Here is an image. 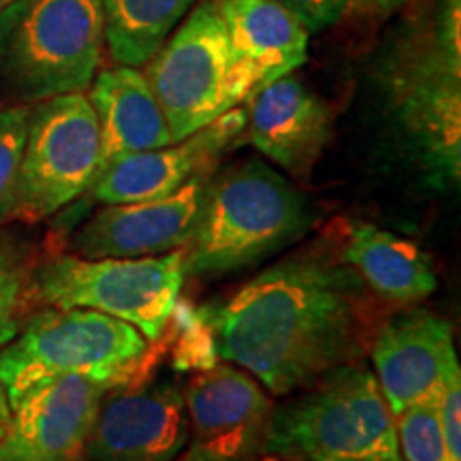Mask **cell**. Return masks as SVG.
<instances>
[{
  "mask_svg": "<svg viewBox=\"0 0 461 461\" xmlns=\"http://www.w3.org/2000/svg\"><path fill=\"white\" fill-rule=\"evenodd\" d=\"M361 303L359 276L342 255L310 248L203 305L199 321L222 361L286 395L359 355Z\"/></svg>",
  "mask_w": 461,
  "mask_h": 461,
  "instance_id": "1",
  "label": "cell"
},
{
  "mask_svg": "<svg viewBox=\"0 0 461 461\" xmlns=\"http://www.w3.org/2000/svg\"><path fill=\"white\" fill-rule=\"evenodd\" d=\"M310 227L297 188L261 160L212 173L182 250L186 278H221L278 255Z\"/></svg>",
  "mask_w": 461,
  "mask_h": 461,
  "instance_id": "2",
  "label": "cell"
},
{
  "mask_svg": "<svg viewBox=\"0 0 461 461\" xmlns=\"http://www.w3.org/2000/svg\"><path fill=\"white\" fill-rule=\"evenodd\" d=\"M274 408L265 453L286 461H403L376 374L353 363Z\"/></svg>",
  "mask_w": 461,
  "mask_h": 461,
  "instance_id": "3",
  "label": "cell"
},
{
  "mask_svg": "<svg viewBox=\"0 0 461 461\" xmlns=\"http://www.w3.org/2000/svg\"><path fill=\"white\" fill-rule=\"evenodd\" d=\"M103 48L101 0H14L0 11V92L34 105L88 90Z\"/></svg>",
  "mask_w": 461,
  "mask_h": 461,
  "instance_id": "4",
  "label": "cell"
},
{
  "mask_svg": "<svg viewBox=\"0 0 461 461\" xmlns=\"http://www.w3.org/2000/svg\"><path fill=\"white\" fill-rule=\"evenodd\" d=\"M146 355L148 339L129 322L88 308H50L0 350V384L14 408L31 391L65 376L126 383Z\"/></svg>",
  "mask_w": 461,
  "mask_h": 461,
  "instance_id": "5",
  "label": "cell"
},
{
  "mask_svg": "<svg viewBox=\"0 0 461 461\" xmlns=\"http://www.w3.org/2000/svg\"><path fill=\"white\" fill-rule=\"evenodd\" d=\"M143 67L173 143L205 129L255 92L250 73L230 48L216 0L190 9Z\"/></svg>",
  "mask_w": 461,
  "mask_h": 461,
  "instance_id": "6",
  "label": "cell"
},
{
  "mask_svg": "<svg viewBox=\"0 0 461 461\" xmlns=\"http://www.w3.org/2000/svg\"><path fill=\"white\" fill-rule=\"evenodd\" d=\"M184 280L182 250L137 258L60 255L32 269L31 293L51 308H88L158 339L176 312Z\"/></svg>",
  "mask_w": 461,
  "mask_h": 461,
  "instance_id": "7",
  "label": "cell"
},
{
  "mask_svg": "<svg viewBox=\"0 0 461 461\" xmlns=\"http://www.w3.org/2000/svg\"><path fill=\"white\" fill-rule=\"evenodd\" d=\"M393 107L436 182L461 176V41L436 24L400 50L389 73Z\"/></svg>",
  "mask_w": 461,
  "mask_h": 461,
  "instance_id": "8",
  "label": "cell"
},
{
  "mask_svg": "<svg viewBox=\"0 0 461 461\" xmlns=\"http://www.w3.org/2000/svg\"><path fill=\"white\" fill-rule=\"evenodd\" d=\"M99 154V122L86 92L31 105L14 221H43L88 193Z\"/></svg>",
  "mask_w": 461,
  "mask_h": 461,
  "instance_id": "9",
  "label": "cell"
},
{
  "mask_svg": "<svg viewBox=\"0 0 461 461\" xmlns=\"http://www.w3.org/2000/svg\"><path fill=\"white\" fill-rule=\"evenodd\" d=\"M188 442L182 461H257L265 453L272 400L263 384L222 361L190 380Z\"/></svg>",
  "mask_w": 461,
  "mask_h": 461,
  "instance_id": "10",
  "label": "cell"
},
{
  "mask_svg": "<svg viewBox=\"0 0 461 461\" xmlns=\"http://www.w3.org/2000/svg\"><path fill=\"white\" fill-rule=\"evenodd\" d=\"M188 442L184 391L171 380L137 389L115 384L101 400L88 447V461H173Z\"/></svg>",
  "mask_w": 461,
  "mask_h": 461,
  "instance_id": "11",
  "label": "cell"
},
{
  "mask_svg": "<svg viewBox=\"0 0 461 461\" xmlns=\"http://www.w3.org/2000/svg\"><path fill=\"white\" fill-rule=\"evenodd\" d=\"M118 380L65 376L41 384L11 408L0 461H82L101 400Z\"/></svg>",
  "mask_w": 461,
  "mask_h": 461,
  "instance_id": "12",
  "label": "cell"
},
{
  "mask_svg": "<svg viewBox=\"0 0 461 461\" xmlns=\"http://www.w3.org/2000/svg\"><path fill=\"white\" fill-rule=\"evenodd\" d=\"M194 177L165 197L105 205L71 238V255L84 258H137L180 250L193 233L207 180Z\"/></svg>",
  "mask_w": 461,
  "mask_h": 461,
  "instance_id": "13",
  "label": "cell"
},
{
  "mask_svg": "<svg viewBox=\"0 0 461 461\" xmlns=\"http://www.w3.org/2000/svg\"><path fill=\"white\" fill-rule=\"evenodd\" d=\"M372 361L395 417L414 403L436 400L447 374L459 366L453 327L423 308L397 314L374 339Z\"/></svg>",
  "mask_w": 461,
  "mask_h": 461,
  "instance_id": "14",
  "label": "cell"
},
{
  "mask_svg": "<svg viewBox=\"0 0 461 461\" xmlns=\"http://www.w3.org/2000/svg\"><path fill=\"white\" fill-rule=\"evenodd\" d=\"M244 129L246 109L233 107L186 140L131 154L92 184V199L103 205H115L176 193L197 173L214 171L216 160Z\"/></svg>",
  "mask_w": 461,
  "mask_h": 461,
  "instance_id": "15",
  "label": "cell"
},
{
  "mask_svg": "<svg viewBox=\"0 0 461 461\" xmlns=\"http://www.w3.org/2000/svg\"><path fill=\"white\" fill-rule=\"evenodd\" d=\"M250 143L295 177H308L331 140L333 115L319 95L293 75L276 79L246 99Z\"/></svg>",
  "mask_w": 461,
  "mask_h": 461,
  "instance_id": "16",
  "label": "cell"
},
{
  "mask_svg": "<svg viewBox=\"0 0 461 461\" xmlns=\"http://www.w3.org/2000/svg\"><path fill=\"white\" fill-rule=\"evenodd\" d=\"M88 101L99 122L96 180L131 154L173 143L163 109L140 68L118 65L95 75L88 86Z\"/></svg>",
  "mask_w": 461,
  "mask_h": 461,
  "instance_id": "17",
  "label": "cell"
},
{
  "mask_svg": "<svg viewBox=\"0 0 461 461\" xmlns=\"http://www.w3.org/2000/svg\"><path fill=\"white\" fill-rule=\"evenodd\" d=\"M230 48L250 73L255 92L308 60L310 32L280 0H216Z\"/></svg>",
  "mask_w": 461,
  "mask_h": 461,
  "instance_id": "18",
  "label": "cell"
},
{
  "mask_svg": "<svg viewBox=\"0 0 461 461\" xmlns=\"http://www.w3.org/2000/svg\"><path fill=\"white\" fill-rule=\"evenodd\" d=\"M342 258L387 302L417 303L438 288L431 258L414 241L374 224L348 229Z\"/></svg>",
  "mask_w": 461,
  "mask_h": 461,
  "instance_id": "19",
  "label": "cell"
},
{
  "mask_svg": "<svg viewBox=\"0 0 461 461\" xmlns=\"http://www.w3.org/2000/svg\"><path fill=\"white\" fill-rule=\"evenodd\" d=\"M194 3L197 0H101L109 54L122 67H143Z\"/></svg>",
  "mask_w": 461,
  "mask_h": 461,
  "instance_id": "20",
  "label": "cell"
},
{
  "mask_svg": "<svg viewBox=\"0 0 461 461\" xmlns=\"http://www.w3.org/2000/svg\"><path fill=\"white\" fill-rule=\"evenodd\" d=\"M31 278L24 246L0 233V350L22 330V312L32 295Z\"/></svg>",
  "mask_w": 461,
  "mask_h": 461,
  "instance_id": "21",
  "label": "cell"
},
{
  "mask_svg": "<svg viewBox=\"0 0 461 461\" xmlns=\"http://www.w3.org/2000/svg\"><path fill=\"white\" fill-rule=\"evenodd\" d=\"M393 419L403 461H453L442 436L436 400L408 406Z\"/></svg>",
  "mask_w": 461,
  "mask_h": 461,
  "instance_id": "22",
  "label": "cell"
},
{
  "mask_svg": "<svg viewBox=\"0 0 461 461\" xmlns=\"http://www.w3.org/2000/svg\"><path fill=\"white\" fill-rule=\"evenodd\" d=\"M28 112H31V105L0 109V224L15 218Z\"/></svg>",
  "mask_w": 461,
  "mask_h": 461,
  "instance_id": "23",
  "label": "cell"
},
{
  "mask_svg": "<svg viewBox=\"0 0 461 461\" xmlns=\"http://www.w3.org/2000/svg\"><path fill=\"white\" fill-rule=\"evenodd\" d=\"M438 417L445 436L448 457L461 461V370L459 366L447 374L445 384L436 397Z\"/></svg>",
  "mask_w": 461,
  "mask_h": 461,
  "instance_id": "24",
  "label": "cell"
},
{
  "mask_svg": "<svg viewBox=\"0 0 461 461\" xmlns=\"http://www.w3.org/2000/svg\"><path fill=\"white\" fill-rule=\"evenodd\" d=\"M295 14L310 34H316L342 20L350 0H280Z\"/></svg>",
  "mask_w": 461,
  "mask_h": 461,
  "instance_id": "25",
  "label": "cell"
},
{
  "mask_svg": "<svg viewBox=\"0 0 461 461\" xmlns=\"http://www.w3.org/2000/svg\"><path fill=\"white\" fill-rule=\"evenodd\" d=\"M411 0H350L346 15H353L357 20L372 22V20H387Z\"/></svg>",
  "mask_w": 461,
  "mask_h": 461,
  "instance_id": "26",
  "label": "cell"
},
{
  "mask_svg": "<svg viewBox=\"0 0 461 461\" xmlns=\"http://www.w3.org/2000/svg\"><path fill=\"white\" fill-rule=\"evenodd\" d=\"M9 419H11V403H9L7 393H5L3 384H0V438H3L5 429H7Z\"/></svg>",
  "mask_w": 461,
  "mask_h": 461,
  "instance_id": "27",
  "label": "cell"
},
{
  "mask_svg": "<svg viewBox=\"0 0 461 461\" xmlns=\"http://www.w3.org/2000/svg\"><path fill=\"white\" fill-rule=\"evenodd\" d=\"M11 3H14V0H0V11H3L5 7H9Z\"/></svg>",
  "mask_w": 461,
  "mask_h": 461,
  "instance_id": "28",
  "label": "cell"
}]
</instances>
